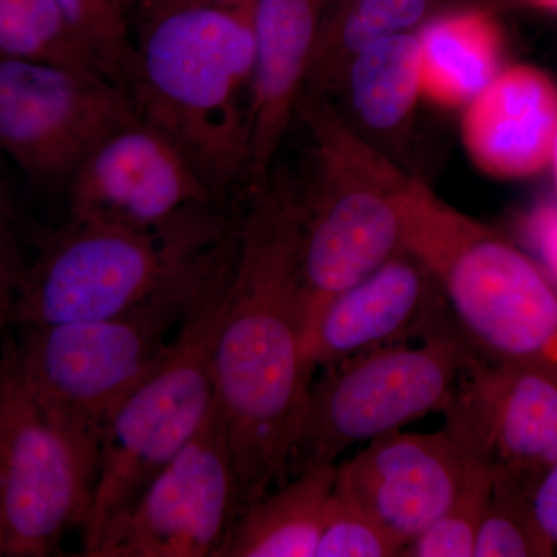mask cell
<instances>
[{"instance_id": "5bb4252c", "label": "cell", "mask_w": 557, "mask_h": 557, "mask_svg": "<svg viewBox=\"0 0 557 557\" xmlns=\"http://www.w3.org/2000/svg\"><path fill=\"white\" fill-rule=\"evenodd\" d=\"M478 463L446 426L432 434L395 429L336 465L333 491L406 547L453 505Z\"/></svg>"}, {"instance_id": "30bf717a", "label": "cell", "mask_w": 557, "mask_h": 557, "mask_svg": "<svg viewBox=\"0 0 557 557\" xmlns=\"http://www.w3.org/2000/svg\"><path fill=\"white\" fill-rule=\"evenodd\" d=\"M137 116L98 70L0 58V152L33 182L67 185L87 152Z\"/></svg>"}, {"instance_id": "603a6c76", "label": "cell", "mask_w": 557, "mask_h": 557, "mask_svg": "<svg viewBox=\"0 0 557 557\" xmlns=\"http://www.w3.org/2000/svg\"><path fill=\"white\" fill-rule=\"evenodd\" d=\"M70 30L87 50L101 73L126 90L135 42L129 14L116 0H54Z\"/></svg>"}, {"instance_id": "ffe728a7", "label": "cell", "mask_w": 557, "mask_h": 557, "mask_svg": "<svg viewBox=\"0 0 557 557\" xmlns=\"http://www.w3.org/2000/svg\"><path fill=\"white\" fill-rule=\"evenodd\" d=\"M351 94L369 126L391 129L401 123L421 94L420 40L397 33L359 51Z\"/></svg>"}, {"instance_id": "ac0fdd59", "label": "cell", "mask_w": 557, "mask_h": 557, "mask_svg": "<svg viewBox=\"0 0 557 557\" xmlns=\"http://www.w3.org/2000/svg\"><path fill=\"white\" fill-rule=\"evenodd\" d=\"M336 465L296 472L234 520L218 557H314Z\"/></svg>"}, {"instance_id": "ba28073f", "label": "cell", "mask_w": 557, "mask_h": 557, "mask_svg": "<svg viewBox=\"0 0 557 557\" xmlns=\"http://www.w3.org/2000/svg\"><path fill=\"white\" fill-rule=\"evenodd\" d=\"M98 460L49 416L0 339V557H46L89 519Z\"/></svg>"}, {"instance_id": "8992f818", "label": "cell", "mask_w": 557, "mask_h": 557, "mask_svg": "<svg viewBox=\"0 0 557 557\" xmlns=\"http://www.w3.org/2000/svg\"><path fill=\"white\" fill-rule=\"evenodd\" d=\"M236 226L220 203L189 209L152 231L70 219L25 267L11 327L126 313L185 277Z\"/></svg>"}, {"instance_id": "7402d4cb", "label": "cell", "mask_w": 557, "mask_h": 557, "mask_svg": "<svg viewBox=\"0 0 557 557\" xmlns=\"http://www.w3.org/2000/svg\"><path fill=\"white\" fill-rule=\"evenodd\" d=\"M556 555L555 545L534 518L530 491L494 478L493 491L475 536L474 557Z\"/></svg>"}, {"instance_id": "8fae6325", "label": "cell", "mask_w": 557, "mask_h": 557, "mask_svg": "<svg viewBox=\"0 0 557 557\" xmlns=\"http://www.w3.org/2000/svg\"><path fill=\"white\" fill-rule=\"evenodd\" d=\"M240 515V491L219 401L90 557H218Z\"/></svg>"}, {"instance_id": "2e32d148", "label": "cell", "mask_w": 557, "mask_h": 557, "mask_svg": "<svg viewBox=\"0 0 557 557\" xmlns=\"http://www.w3.org/2000/svg\"><path fill=\"white\" fill-rule=\"evenodd\" d=\"M324 0H251L255 69L249 108V163L252 196L265 193L278 143L287 131L300 87L318 46Z\"/></svg>"}, {"instance_id": "5b68a950", "label": "cell", "mask_w": 557, "mask_h": 557, "mask_svg": "<svg viewBox=\"0 0 557 557\" xmlns=\"http://www.w3.org/2000/svg\"><path fill=\"white\" fill-rule=\"evenodd\" d=\"M233 237L196 269L126 313L20 327L22 372L44 409L89 456H100L110 420L160 364L190 300Z\"/></svg>"}, {"instance_id": "d6986e66", "label": "cell", "mask_w": 557, "mask_h": 557, "mask_svg": "<svg viewBox=\"0 0 557 557\" xmlns=\"http://www.w3.org/2000/svg\"><path fill=\"white\" fill-rule=\"evenodd\" d=\"M418 40L421 91L440 104L471 102L496 78L502 35L486 14L445 17L429 25Z\"/></svg>"}, {"instance_id": "4316f807", "label": "cell", "mask_w": 557, "mask_h": 557, "mask_svg": "<svg viewBox=\"0 0 557 557\" xmlns=\"http://www.w3.org/2000/svg\"><path fill=\"white\" fill-rule=\"evenodd\" d=\"M25 267L27 262L22 255L13 203L0 180V277L7 278L17 288Z\"/></svg>"}, {"instance_id": "7a4b0ae2", "label": "cell", "mask_w": 557, "mask_h": 557, "mask_svg": "<svg viewBox=\"0 0 557 557\" xmlns=\"http://www.w3.org/2000/svg\"><path fill=\"white\" fill-rule=\"evenodd\" d=\"M249 2L139 24L126 84L138 115L183 150L220 200L248 172L256 51Z\"/></svg>"}, {"instance_id": "83f0119b", "label": "cell", "mask_w": 557, "mask_h": 557, "mask_svg": "<svg viewBox=\"0 0 557 557\" xmlns=\"http://www.w3.org/2000/svg\"><path fill=\"white\" fill-rule=\"evenodd\" d=\"M528 237L541 256L542 265L557 281V208L539 209L528 220Z\"/></svg>"}, {"instance_id": "4dcf8cb0", "label": "cell", "mask_w": 557, "mask_h": 557, "mask_svg": "<svg viewBox=\"0 0 557 557\" xmlns=\"http://www.w3.org/2000/svg\"><path fill=\"white\" fill-rule=\"evenodd\" d=\"M14 295H16V285L0 277V339H2L3 333L11 327Z\"/></svg>"}, {"instance_id": "9c48e42d", "label": "cell", "mask_w": 557, "mask_h": 557, "mask_svg": "<svg viewBox=\"0 0 557 557\" xmlns=\"http://www.w3.org/2000/svg\"><path fill=\"white\" fill-rule=\"evenodd\" d=\"M319 150L346 168L321 160L324 182L310 200L300 199V271L306 296L307 335L327 304L379 270L403 248L398 172L373 159L333 116L313 123Z\"/></svg>"}, {"instance_id": "4fadbf2b", "label": "cell", "mask_w": 557, "mask_h": 557, "mask_svg": "<svg viewBox=\"0 0 557 557\" xmlns=\"http://www.w3.org/2000/svg\"><path fill=\"white\" fill-rule=\"evenodd\" d=\"M445 426L494 478L533 491L557 463V380L475 358L458 380Z\"/></svg>"}, {"instance_id": "484cf974", "label": "cell", "mask_w": 557, "mask_h": 557, "mask_svg": "<svg viewBox=\"0 0 557 557\" xmlns=\"http://www.w3.org/2000/svg\"><path fill=\"white\" fill-rule=\"evenodd\" d=\"M426 0H355L343 25L347 49L359 53L372 44L412 27L423 16Z\"/></svg>"}, {"instance_id": "d4e9b609", "label": "cell", "mask_w": 557, "mask_h": 557, "mask_svg": "<svg viewBox=\"0 0 557 557\" xmlns=\"http://www.w3.org/2000/svg\"><path fill=\"white\" fill-rule=\"evenodd\" d=\"M405 545L364 509L333 491L314 557H392Z\"/></svg>"}, {"instance_id": "1f68e13d", "label": "cell", "mask_w": 557, "mask_h": 557, "mask_svg": "<svg viewBox=\"0 0 557 557\" xmlns=\"http://www.w3.org/2000/svg\"><path fill=\"white\" fill-rule=\"evenodd\" d=\"M531 2L536 3L539 7H544V9L557 11V0H531Z\"/></svg>"}, {"instance_id": "f546056e", "label": "cell", "mask_w": 557, "mask_h": 557, "mask_svg": "<svg viewBox=\"0 0 557 557\" xmlns=\"http://www.w3.org/2000/svg\"><path fill=\"white\" fill-rule=\"evenodd\" d=\"M248 2L249 0H138L137 21L139 25L172 11L199 7H240Z\"/></svg>"}, {"instance_id": "44dd1931", "label": "cell", "mask_w": 557, "mask_h": 557, "mask_svg": "<svg viewBox=\"0 0 557 557\" xmlns=\"http://www.w3.org/2000/svg\"><path fill=\"white\" fill-rule=\"evenodd\" d=\"M0 58L60 62L100 72L54 0H0Z\"/></svg>"}, {"instance_id": "277c9868", "label": "cell", "mask_w": 557, "mask_h": 557, "mask_svg": "<svg viewBox=\"0 0 557 557\" xmlns=\"http://www.w3.org/2000/svg\"><path fill=\"white\" fill-rule=\"evenodd\" d=\"M239 231L190 300L160 364L110 420L98 456L89 519L83 530L90 556L161 469L188 445L215 401L214 347L233 281Z\"/></svg>"}, {"instance_id": "e0dca14e", "label": "cell", "mask_w": 557, "mask_h": 557, "mask_svg": "<svg viewBox=\"0 0 557 557\" xmlns=\"http://www.w3.org/2000/svg\"><path fill=\"white\" fill-rule=\"evenodd\" d=\"M465 145L487 174L523 178L553 161L557 139V87L542 70L515 65L498 72L469 102Z\"/></svg>"}, {"instance_id": "6da1fadb", "label": "cell", "mask_w": 557, "mask_h": 557, "mask_svg": "<svg viewBox=\"0 0 557 557\" xmlns=\"http://www.w3.org/2000/svg\"><path fill=\"white\" fill-rule=\"evenodd\" d=\"M300 222L296 190L271 182L239 222L214 380L240 515L288 479L317 372L307 355Z\"/></svg>"}, {"instance_id": "836d02e7", "label": "cell", "mask_w": 557, "mask_h": 557, "mask_svg": "<svg viewBox=\"0 0 557 557\" xmlns=\"http://www.w3.org/2000/svg\"><path fill=\"white\" fill-rule=\"evenodd\" d=\"M553 161H555L556 180H557V139H556V146H555V153H553Z\"/></svg>"}, {"instance_id": "d6a6232c", "label": "cell", "mask_w": 557, "mask_h": 557, "mask_svg": "<svg viewBox=\"0 0 557 557\" xmlns=\"http://www.w3.org/2000/svg\"><path fill=\"white\" fill-rule=\"evenodd\" d=\"M116 2H119L120 5L123 7V10L129 14L131 11L135 9V5H137L138 0H116Z\"/></svg>"}, {"instance_id": "7c38bea8", "label": "cell", "mask_w": 557, "mask_h": 557, "mask_svg": "<svg viewBox=\"0 0 557 557\" xmlns=\"http://www.w3.org/2000/svg\"><path fill=\"white\" fill-rule=\"evenodd\" d=\"M65 188L70 219L135 231L220 203L183 150L138 113L87 152Z\"/></svg>"}, {"instance_id": "3957f363", "label": "cell", "mask_w": 557, "mask_h": 557, "mask_svg": "<svg viewBox=\"0 0 557 557\" xmlns=\"http://www.w3.org/2000/svg\"><path fill=\"white\" fill-rule=\"evenodd\" d=\"M403 247L437 277L458 332L478 357L557 380V281L537 260L399 175Z\"/></svg>"}, {"instance_id": "52a82bcc", "label": "cell", "mask_w": 557, "mask_h": 557, "mask_svg": "<svg viewBox=\"0 0 557 557\" xmlns=\"http://www.w3.org/2000/svg\"><path fill=\"white\" fill-rule=\"evenodd\" d=\"M475 358L453 324L418 346L376 348L322 370L311 384L288 479L309 467L336 465L354 446L442 412Z\"/></svg>"}, {"instance_id": "cb8c5ba5", "label": "cell", "mask_w": 557, "mask_h": 557, "mask_svg": "<svg viewBox=\"0 0 557 557\" xmlns=\"http://www.w3.org/2000/svg\"><path fill=\"white\" fill-rule=\"evenodd\" d=\"M494 472L478 463L467 485L440 518L403 548V557H474L475 536L491 491Z\"/></svg>"}, {"instance_id": "9a60e30c", "label": "cell", "mask_w": 557, "mask_h": 557, "mask_svg": "<svg viewBox=\"0 0 557 557\" xmlns=\"http://www.w3.org/2000/svg\"><path fill=\"white\" fill-rule=\"evenodd\" d=\"M456 324L442 285L403 247L386 263L333 298L307 335L314 369L376 348L421 341Z\"/></svg>"}, {"instance_id": "f1b7e54d", "label": "cell", "mask_w": 557, "mask_h": 557, "mask_svg": "<svg viewBox=\"0 0 557 557\" xmlns=\"http://www.w3.org/2000/svg\"><path fill=\"white\" fill-rule=\"evenodd\" d=\"M531 508L539 527L557 552V463L537 480L531 491Z\"/></svg>"}]
</instances>
